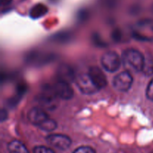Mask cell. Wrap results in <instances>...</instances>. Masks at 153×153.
Returning <instances> with one entry per match:
<instances>
[{"mask_svg":"<svg viewBox=\"0 0 153 153\" xmlns=\"http://www.w3.org/2000/svg\"><path fill=\"white\" fill-rule=\"evenodd\" d=\"M73 153H97L96 151L91 146H83L77 148L73 151Z\"/></svg>","mask_w":153,"mask_h":153,"instance_id":"15","label":"cell"},{"mask_svg":"<svg viewBox=\"0 0 153 153\" xmlns=\"http://www.w3.org/2000/svg\"><path fill=\"white\" fill-rule=\"evenodd\" d=\"M76 76L73 69L68 65H62L58 70V80L63 81L70 84L76 81Z\"/></svg>","mask_w":153,"mask_h":153,"instance_id":"9","label":"cell"},{"mask_svg":"<svg viewBox=\"0 0 153 153\" xmlns=\"http://www.w3.org/2000/svg\"><path fill=\"white\" fill-rule=\"evenodd\" d=\"M76 86L80 90L81 92L85 94L91 95V94H96L100 91L92 82L88 73L79 75L78 77H76Z\"/></svg>","mask_w":153,"mask_h":153,"instance_id":"3","label":"cell"},{"mask_svg":"<svg viewBox=\"0 0 153 153\" xmlns=\"http://www.w3.org/2000/svg\"><path fill=\"white\" fill-rule=\"evenodd\" d=\"M52 91L57 97L62 100H70L73 97V90L70 86V84L63 82L61 80H57L52 86Z\"/></svg>","mask_w":153,"mask_h":153,"instance_id":"5","label":"cell"},{"mask_svg":"<svg viewBox=\"0 0 153 153\" xmlns=\"http://www.w3.org/2000/svg\"><path fill=\"white\" fill-rule=\"evenodd\" d=\"M146 94L147 98L153 102V79H152V80L149 82V85H148L147 88H146Z\"/></svg>","mask_w":153,"mask_h":153,"instance_id":"16","label":"cell"},{"mask_svg":"<svg viewBox=\"0 0 153 153\" xmlns=\"http://www.w3.org/2000/svg\"><path fill=\"white\" fill-rule=\"evenodd\" d=\"M7 150L9 153H29L26 146L18 140L10 141L7 144Z\"/></svg>","mask_w":153,"mask_h":153,"instance_id":"10","label":"cell"},{"mask_svg":"<svg viewBox=\"0 0 153 153\" xmlns=\"http://www.w3.org/2000/svg\"><path fill=\"white\" fill-rule=\"evenodd\" d=\"M101 64L106 71L114 73L117 71L120 67L121 60L117 53L113 51H108L102 55Z\"/></svg>","mask_w":153,"mask_h":153,"instance_id":"2","label":"cell"},{"mask_svg":"<svg viewBox=\"0 0 153 153\" xmlns=\"http://www.w3.org/2000/svg\"><path fill=\"white\" fill-rule=\"evenodd\" d=\"M48 11V8L46 5L43 4H37L32 7L30 10V16L33 19H38L44 16Z\"/></svg>","mask_w":153,"mask_h":153,"instance_id":"11","label":"cell"},{"mask_svg":"<svg viewBox=\"0 0 153 153\" xmlns=\"http://www.w3.org/2000/svg\"><path fill=\"white\" fill-rule=\"evenodd\" d=\"M133 78L128 71H124L119 73L113 80V86L117 91L121 92L128 91L131 87Z\"/></svg>","mask_w":153,"mask_h":153,"instance_id":"4","label":"cell"},{"mask_svg":"<svg viewBox=\"0 0 153 153\" xmlns=\"http://www.w3.org/2000/svg\"><path fill=\"white\" fill-rule=\"evenodd\" d=\"M123 63L128 70L138 73L143 70L145 57L138 50L134 49H126L123 52Z\"/></svg>","mask_w":153,"mask_h":153,"instance_id":"1","label":"cell"},{"mask_svg":"<svg viewBox=\"0 0 153 153\" xmlns=\"http://www.w3.org/2000/svg\"><path fill=\"white\" fill-rule=\"evenodd\" d=\"M88 75L99 90L102 89L107 85L108 82L105 75L100 67L97 66H91L89 68Z\"/></svg>","mask_w":153,"mask_h":153,"instance_id":"7","label":"cell"},{"mask_svg":"<svg viewBox=\"0 0 153 153\" xmlns=\"http://www.w3.org/2000/svg\"><path fill=\"white\" fill-rule=\"evenodd\" d=\"M151 28H152V30H153V22L151 23Z\"/></svg>","mask_w":153,"mask_h":153,"instance_id":"19","label":"cell"},{"mask_svg":"<svg viewBox=\"0 0 153 153\" xmlns=\"http://www.w3.org/2000/svg\"><path fill=\"white\" fill-rule=\"evenodd\" d=\"M57 126H58V125H57L56 121L51 119V118H49L44 123H43L41 125L39 126L38 127L40 129L43 130V131H54L57 128Z\"/></svg>","mask_w":153,"mask_h":153,"instance_id":"13","label":"cell"},{"mask_svg":"<svg viewBox=\"0 0 153 153\" xmlns=\"http://www.w3.org/2000/svg\"><path fill=\"white\" fill-rule=\"evenodd\" d=\"M1 122H3V121L4 120H6V118H7V111H4V109H1Z\"/></svg>","mask_w":153,"mask_h":153,"instance_id":"17","label":"cell"},{"mask_svg":"<svg viewBox=\"0 0 153 153\" xmlns=\"http://www.w3.org/2000/svg\"><path fill=\"white\" fill-rule=\"evenodd\" d=\"M151 153H153V152H151Z\"/></svg>","mask_w":153,"mask_h":153,"instance_id":"20","label":"cell"},{"mask_svg":"<svg viewBox=\"0 0 153 153\" xmlns=\"http://www.w3.org/2000/svg\"><path fill=\"white\" fill-rule=\"evenodd\" d=\"M46 141L53 147L66 150L71 146L72 140L67 135L62 134H52L46 137Z\"/></svg>","mask_w":153,"mask_h":153,"instance_id":"6","label":"cell"},{"mask_svg":"<svg viewBox=\"0 0 153 153\" xmlns=\"http://www.w3.org/2000/svg\"><path fill=\"white\" fill-rule=\"evenodd\" d=\"M49 118V115L42 108L38 107H34L28 113V119L34 125L39 126L46 120Z\"/></svg>","mask_w":153,"mask_h":153,"instance_id":"8","label":"cell"},{"mask_svg":"<svg viewBox=\"0 0 153 153\" xmlns=\"http://www.w3.org/2000/svg\"><path fill=\"white\" fill-rule=\"evenodd\" d=\"M11 1L12 0H1V5H7V4H10Z\"/></svg>","mask_w":153,"mask_h":153,"instance_id":"18","label":"cell"},{"mask_svg":"<svg viewBox=\"0 0 153 153\" xmlns=\"http://www.w3.org/2000/svg\"><path fill=\"white\" fill-rule=\"evenodd\" d=\"M34 153H55L52 149L44 146H35L33 149Z\"/></svg>","mask_w":153,"mask_h":153,"instance_id":"14","label":"cell"},{"mask_svg":"<svg viewBox=\"0 0 153 153\" xmlns=\"http://www.w3.org/2000/svg\"><path fill=\"white\" fill-rule=\"evenodd\" d=\"M142 72L146 76H150L153 74V58L150 55H147L145 58Z\"/></svg>","mask_w":153,"mask_h":153,"instance_id":"12","label":"cell"}]
</instances>
